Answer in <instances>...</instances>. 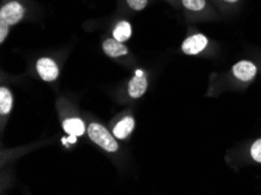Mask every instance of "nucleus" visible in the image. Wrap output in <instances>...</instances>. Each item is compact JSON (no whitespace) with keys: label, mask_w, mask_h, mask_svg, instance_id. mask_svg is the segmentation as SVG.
Returning a JSON list of instances; mask_svg holds the SVG:
<instances>
[{"label":"nucleus","mask_w":261,"mask_h":195,"mask_svg":"<svg viewBox=\"0 0 261 195\" xmlns=\"http://www.w3.org/2000/svg\"><path fill=\"white\" fill-rule=\"evenodd\" d=\"M87 131H88L89 138L95 144L107 151V152L114 153L118 150V144L115 137H113V134H110L109 131L103 125L98 124V123H92L87 127Z\"/></svg>","instance_id":"1"},{"label":"nucleus","mask_w":261,"mask_h":195,"mask_svg":"<svg viewBox=\"0 0 261 195\" xmlns=\"http://www.w3.org/2000/svg\"><path fill=\"white\" fill-rule=\"evenodd\" d=\"M231 73L237 81L241 83H251L252 81H254L256 73H258V68L252 61L241 60L232 67Z\"/></svg>","instance_id":"2"},{"label":"nucleus","mask_w":261,"mask_h":195,"mask_svg":"<svg viewBox=\"0 0 261 195\" xmlns=\"http://www.w3.org/2000/svg\"><path fill=\"white\" fill-rule=\"evenodd\" d=\"M25 15V9L20 3L10 2L5 4L0 10V21L7 23L9 26L17 25L21 21Z\"/></svg>","instance_id":"3"},{"label":"nucleus","mask_w":261,"mask_h":195,"mask_svg":"<svg viewBox=\"0 0 261 195\" xmlns=\"http://www.w3.org/2000/svg\"><path fill=\"white\" fill-rule=\"evenodd\" d=\"M208 39L201 33L190 35L181 43V51L185 55H199L208 47Z\"/></svg>","instance_id":"4"},{"label":"nucleus","mask_w":261,"mask_h":195,"mask_svg":"<svg viewBox=\"0 0 261 195\" xmlns=\"http://www.w3.org/2000/svg\"><path fill=\"white\" fill-rule=\"evenodd\" d=\"M37 71L39 76L45 82H53L59 77L60 70L57 62L49 58H41L37 62Z\"/></svg>","instance_id":"5"},{"label":"nucleus","mask_w":261,"mask_h":195,"mask_svg":"<svg viewBox=\"0 0 261 195\" xmlns=\"http://www.w3.org/2000/svg\"><path fill=\"white\" fill-rule=\"evenodd\" d=\"M148 89V79L143 70H136L135 76L129 81L128 94L132 98H140Z\"/></svg>","instance_id":"6"},{"label":"nucleus","mask_w":261,"mask_h":195,"mask_svg":"<svg viewBox=\"0 0 261 195\" xmlns=\"http://www.w3.org/2000/svg\"><path fill=\"white\" fill-rule=\"evenodd\" d=\"M102 48L109 58H120L128 54V48L123 45V42L117 41L116 39H107Z\"/></svg>","instance_id":"7"},{"label":"nucleus","mask_w":261,"mask_h":195,"mask_svg":"<svg viewBox=\"0 0 261 195\" xmlns=\"http://www.w3.org/2000/svg\"><path fill=\"white\" fill-rule=\"evenodd\" d=\"M134 127H135V119L130 116L124 117L114 127V137H116L117 139H125L133 132Z\"/></svg>","instance_id":"8"},{"label":"nucleus","mask_w":261,"mask_h":195,"mask_svg":"<svg viewBox=\"0 0 261 195\" xmlns=\"http://www.w3.org/2000/svg\"><path fill=\"white\" fill-rule=\"evenodd\" d=\"M63 131L69 136H76L80 137L85 133L86 126L85 123L80 118H68L62 123Z\"/></svg>","instance_id":"9"},{"label":"nucleus","mask_w":261,"mask_h":195,"mask_svg":"<svg viewBox=\"0 0 261 195\" xmlns=\"http://www.w3.org/2000/svg\"><path fill=\"white\" fill-rule=\"evenodd\" d=\"M181 5L189 13L201 15L208 10L207 0H181Z\"/></svg>","instance_id":"10"},{"label":"nucleus","mask_w":261,"mask_h":195,"mask_svg":"<svg viewBox=\"0 0 261 195\" xmlns=\"http://www.w3.org/2000/svg\"><path fill=\"white\" fill-rule=\"evenodd\" d=\"M132 25H130V22L124 21V20L123 21L117 22L115 29L113 31L114 39H116L120 42H125L126 40H129L132 38Z\"/></svg>","instance_id":"11"},{"label":"nucleus","mask_w":261,"mask_h":195,"mask_svg":"<svg viewBox=\"0 0 261 195\" xmlns=\"http://www.w3.org/2000/svg\"><path fill=\"white\" fill-rule=\"evenodd\" d=\"M13 106V96H12L10 89L3 87L0 89V114L9 115Z\"/></svg>","instance_id":"12"},{"label":"nucleus","mask_w":261,"mask_h":195,"mask_svg":"<svg viewBox=\"0 0 261 195\" xmlns=\"http://www.w3.org/2000/svg\"><path fill=\"white\" fill-rule=\"evenodd\" d=\"M250 156L253 161H255L256 164H261V138L256 139L251 145Z\"/></svg>","instance_id":"13"},{"label":"nucleus","mask_w":261,"mask_h":195,"mask_svg":"<svg viewBox=\"0 0 261 195\" xmlns=\"http://www.w3.org/2000/svg\"><path fill=\"white\" fill-rule=\"evenodd\" d=\"M126 4L134 11H142L148 5V0H126Z\"/></svg>","instance_id":"14"},{"label":"nucleus","mask_w":261,"mask_h":195,"mask_svg":"<svg viewBox=\"0 0 261 195\" xmlns=\"http://www.w3.org/2000/svg\"><path fill=\"white\" fill-rule=\"evenodd\" d=\"M9 33H10V26L5 22L0 21V42L4 43Z\"/></svg>","instance_id":"15"},{"label":"nucleus","mask_w":261,"mask_h":195,"mask_svg":"<svg viewBox=\"0 0 261 195\" xmlns=\"http://www.w3.org/2000/svg\"><path fill=\"white\" fill-rule=\"evenodd\" d=\"M224 4H226V5H236V4H238L240 0H221Z\"/></svg>","instance_id":"16"}]
</instances>
